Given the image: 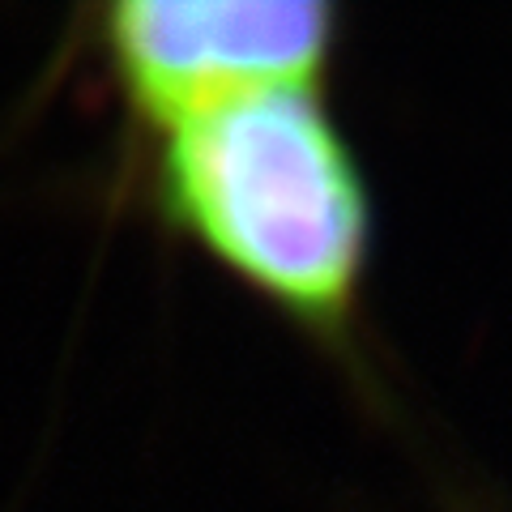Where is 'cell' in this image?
Instances as JSON below:
<instances>
[{
  "label": "cell",
  "instance_id": "1",
  "mask_svg": "<svg viewBox=\"0 0 512 512\" xmlns=\"http://www.w3.org/2000/svg\"><path fill=\"white\" fill-rule=\"evenodd\" d=\"M167 201L214 252L299 312H338L367 248V197L308 86L175 116Z\"/></svg>",
  "mask_w": 512,
  "mask_h": 512
},
{
  "label": "cell",
  "instance_id": "2",
  "mask_svg": "<svg viewBox=\"0 0 512 512\" xmlns=\"http://www.w3.org/2000/svg\"><path fill=\"white\" fill-rule=\"evenodd\" d=\"M320 0H124L107 39L137 103L167 124L261 86H308L329 47Z\"/></svg>",
  "mask_w": 512,
  "mask_h": 512
}]
</instances>
